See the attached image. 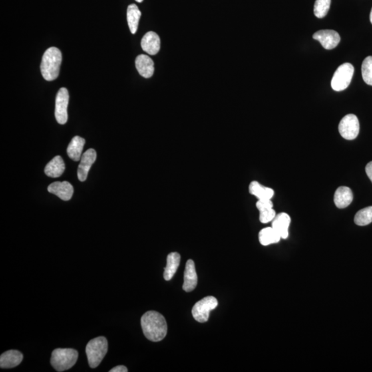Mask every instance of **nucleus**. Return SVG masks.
I'll list each match as a JSON object with an SVG mask.
<instances>
[{
  "mask_svg": "<svg viewBox=\"0 0 372 372\" xmlns=\"http://www.w3.org/2000/svg\"><path fill=\"white\" fill-rule=\"evenodd\" d=\"M141 325L145 337L150 341H162L168 332L166 319L158 311H149L145 313L141 319Z\"/></svg>",
  "mask_w": 372,
  "mask_h": 372,
  "instance_id": "nucleus-1",
  "label": "nucleus"
},
{
  "mask_svg": "<svg viewBox=\"0 0 372 372\" xmlns=\"http://www.w3.org/2000/svg\"><path fill=\"white\" fill-rule=\"evenodd\" d=\"M62 61V53L57 48L51 47L46 50L40 66L44 80L51 82L57 79L59 76Z\"/></svg>",
  "mask_w": 372,
  "mask_h": 372,
  "instance_id": "nucleus-2",
  "label": "nucleus"
},
{
  "mask_svg": "<svg viewBox=\"0 0 372 372\" xmlns=\"http://www.w3.org/2000/svg\"><path fill=\"white\" fill-rule=\"evenodd\" d=\"M107 339L104 337H96L88 342L86 347L88 364L91 368H96L103 361L108 353Z\"/></svg>",
  "mask_w": 372,
  "mask_h": 372,
  "instance_id": "nucleus-3",
  "label": "nucleus"
},
{
  "mask_svg": "<svg viewBox=\"0 0 372 372\" xmlns=\"http://www.w3.org/2000/svg\"><path fill=\"white\" fill-rule=\"evenodd\" d=\"M78 351L71 348H57L52 353L51 363L57 371H64L73 367L77 361Z\"/></svg>",
  "mask_w": 372,
  "mask_h": 372,
  "instance_id": "nucleus-4",
  "label": "nucleus"
},
{
  "mask_svg": "<svg viewBox=\"0 0 372 372\" xmlns=\"http://www.w3.org/2000/svg\"><path fill=\"white\" fill-rule=\"evenodd\" d=\"M355 68L350 63H345L340 66L336 70L331 80V88L335 91L345 90L353 80Z\"/></svg>",
  "mask_w": 372,
  "mask_h": 372,
  "instance_id": "nucleus-5",
  "label": "nucleus"
},
{
  "mask_svg": "<svg viewBox=\"0 0 372 372\" xmlns=\"http://www.w3.org/2000/svg\"><path fill=\"white\" fill-rule=\"evenodd\" d=\"M218 305V301L214 297H206L195 303L192 307V314L194 319L200 323L208 321L210 312Z\"/></svg>",
  "mask_w": 372,
  "mask_h": 372,
  "instance_id": "nucleus-6",
  "label": "nucleus"
},
{
  "mask_svg": "<svg viewBox=\"0 0 372 372\" xmlns=\"http://www.w3.org/2000/svg\"><path fill=\"white\" fill-rule=\"evenodd\" d=\"M339 130L340 134L345 140H355L359 134V119L355 114H347L340 122Z\"/></svg>",
  "mask_w": 372,
  "mask_h": 372,
  "instance_id": "nucleus-7",
  "label": "nucleus"
},
{
  "mask_svg": "<svg viewBox=\"0 0 372 372\" xmlns=\"http://www.w3.org/2000/svg\"><path fill=\"white\" fill-rule=\"evenodd\" d=\"M69 94L66 88H60L55 100V116L60 124L64 125L68 121V105Z\"/></svg>",
  "mask_w": 372,
  "mask_h": 372,
  "instance_id": "nucleus-8",
  "label": "nucleus"
},
{
  "mask_svg": "<svg viewBox=\"0 0 372 372\" xmlns=\"http://www.w3.org/2000/svg\"><path fill=\"white\" fill-rule=\"evenodd\" d=\"M313 38L327 50L334 49L341 42L339 34L334 30H321L314 34Z\"/></svg>",
  "mask_w": 372,
  "mask_h": 372,
  "instance_id": "nucleus-9",
  "label": "nucleus"
},
{
  "mask_svg": "<svg viewBox=\"0 0 372 372\" xmlns=\"http://www.w3.org/2000/svg\"><path fill=\"white\" fill-rule=\"evenodd\" d=\"M96 152L94 149H88L82 156L81 162L77 170V177L80 182H85L87 179L88 172L92 165L95 162Z\"/></svg>",
  "mask_w": 372,
  "mask_h": 372,
  "instance_id": "nucleus-10",
  "label": "nucleus"
},
{
  "mask_svg": "<svg viewBox=\"0 0 372 372\" xmlns=\"http://www.w3.org/2000/svg\"><path fill=\"white\" fill-rule=\"evenodd\" d=\"M197 274L194 262L192 259L187 261L184 271V281L183 289L187 292H190L196 288L197 285Z\"/></svg>",
  "mask_w": 372,
  "mask_h": 372,
  "instance_id": "nucleus-11",
  "label": "nucleus"
},
{
  "mask_svg": "<svg viewBox=\"0 0 372 372\" xmlns=\"http://www.w3.org/2000/svg\"><path fill=\"white\" fill-rule=\"evenodd\" d=\"M48 191L55 194L64 201H69L73 194L74 189L72 185L68 182H56L48 187Z\"/></svg>",
  "mask_w": 372,
  "mask_h": 372,
  "instance_id": "nucleus-12",
  "label": "nucleus"
},
{
  "mask_svg": "<svg viewBox=\"0 0 372 372\" xmlns=\"http://www.w3.org/2000/svg\"><path fill=\"white\" fill-rule=\"evenodd\" d=\"M141 45L142 49L149 55H156L160 50V38L154 32H148L143 37Z\"/></svg>",
  "mask_w": 372,
  "mask_h": 372,
  "instance_id": "nucleus-13",
  "label": "nucleus"
},
{
  "mask_svg": "<svg viewBox=\"0 0 372 372\" xmlns=\"http://www.w3.org/2000/svg\"><path fill=\"white\" fill-rule=\"evenodd\" d=\"M291 223V218L286 213L282 212L277 214L272 221L271 227L283 239H287L289 235V227Z\"/></svg>",
  "mask_w": 372,
  "mask_h": 372,
  "instance_id": "nucleus-14",
  "label": "nucleus"
},
{
  "mask_svg": "<svg viewBox=\"0 0 372 372\" xmlns=\"http://www.w3.org/2000/svg\"><path fill=\"white\" fill-rule=\"evenodd\" d=\"M334 201L338 208H347L353 201V193L348 187L341 186L336 190Z\"/></svg>",
  "mask_w": 372,
  "mask_h": 372,
  "instance_id": "nucleus-15",
  "label": "nucleus"
},
{
  "mask_svg": "<svg viewBox=\"0 0 372 372\" xmlns=\"http://www.w3.org/2000/svg\"><path fill=\"white\" fill-rule=\"evenodd\" d=\"M23 355L17 350L5 351L0 357V367L3 369H10L17 367L22 363Z\"/></svg>",
  "mask_w": 372,
  "mask_h": 372,
  "instance_id": "nucleus-16",
  "label": "nucleus"
},
{
  "mask_svg": "<svg viewBox=\"0 0 372 372\" xmlns=\"http://www.w3.org/2000/svg\"><path fill=\"white\" fill-rule=\"evenodd\" d=\"M135 66L139 73L145 78L151 77L154 74V62L146 55H140L136 58Z\"/></svg>",
  "mask_w": 372,
  "mask_h": 372,
  "instance_id": "nucleus-17",
  "label": "nucleus"
},
{
  "mask_svg": "<svg viewBox=\"0 0 372 372\" xmlns=\"http://www.w3.org/2000/svg\"><path fill=\"white\" fill-rule=\"evenodd\" d=\"M65 170V164L63 159L56 156L45 167L44 172L48 177L52 178H60Z\"/></svg>",
  "mask_w": 372,
  "mask_h": 372,
  "instance_id": "nucleus-18",
  "label": "nucleus"
},
{
  "mask_svg": "<svg viewBox=\"0 0 372 372\" xmlns=\"http://www.w3.org/2000/svg\"><path fill=\"white\" fill-rule=\"evenodd\" d=\"M181 261L180 254L178 252H171L167 257V265L164 268V277L166 281H170L174 276Z\"/></svg>",
  "mask_w": 372,
  "mask_h": 372,
  "instance_id": "nucleus-19",
  "label": "nucleus"
},
{
  "mask_svg": "<svg viewBox=\"0 0 372 372\" xmlns=\"http://www.w3.org/2000/svg\"><path fill=\"white\" fill-rule=\"evenodd\" d=\"M85 144L86 140L84 138H80L79 136H74L68 146L67 154L68 156L74 162L80 161Z\"/></svg>",
  "mask_w": 372,
  "mask_h": 372,
  "instance_id": "nucleus-20",
  "label": "nucleus"
},
{
  "mask_svg": "<svg viewBox=\"0 0 372 372\" xmlns=\"http://www.w3.org/2000/svg\"><path fill=\"white\" fill-rule=\"evenodd\" d=\"M249 192L256 197L258 200H271L275 194L273 189L263 186L257 181H253L250 183Z\"/></svg>",
  "mask_w": 372,
  "mask_h": 372,
  "instance_id": "nucleus-21",
  "label": "nucleus"
},
{
  "mask_svg": "<svg viewBox=\"0 0 372 372\" xmlns=\"http://www.w3.org/2000/svg\"><path fill=\"white\" fill-rule=\"evenodd\" d=\"M142 13L138 6L132 4L128 6L127 9V21L130 31L132 34H135L138 31L139 22Z\"/></svg>",
  "mask_w": 372,
  "mask_h": 372,
  "instance_id": "nucleus-22",
  "label": "nucleus"
},
{
  "mask_svg": "<svg viewBox=\"0 0 372 372\" xmlns=\"http://www.w3.org/2000/svg\"><path fill=\"white\" fill-rule=\"evenodd\" d=\"M281 239L280 235L273 229L272 227L262 229L259 234V242L264 246L279 243Z\"/></svg>",
  "mask_w": 372,
  "mask_h": 372,
  "instance_id": "nucleus-23",
  "label": "nucleus"
},
{
  "mask_svg": "<svg viewBox=\"0 0 372 372\" xmlns=\"http://www.w3.org/2000/svg\"><path fill=\"white\" fill-rule=\"evenodd\" d=\"M372 222V206L367 207L359 210L355 217V223L357 226H365Z\"/></svg>",
  "mask_w": 372,
  "mask_h": 372,
  "instance_id": "nucleus-24",
  "label": "nucleus"
},
{
  "mask_svg": "<svg viewBox=\"0 0 372 372\" xmlns=\"http://www.w3.org/2000/svg\"><path fill=\"white\" fill-rule=\"evenodd\" d=\"M331 0H316L314 13L316 17L323 18L327 15L329 9H330Z\"/></svg>",
  "mask_w": 372,
  "mask_h": 372,
  "instance_id": "nucleus-25",
  "label": "nucleus"
},
{
  "mask_svg": "<svg viewBox=\"0 0 372 372\" xmlns=\"http://www.w3.org/2000/svg\"><path fill=\"white\" fill-rule=\"evenodd\" d=\"M362 76L365 83L372 86V56L366 57L362 64Z\"/></svg>",
  "mask_w": 372,
  "mask_h": 372,
  "instance_id": "nucleus-26",
  "label": "nucleus"
},
{
  "mask_svg": "<svg viewBox=\"0 0 372 372\" xmlns=\"http://www.w3.org/2000/svg\"><path fill=\"white\" fill-rule=\"evenodd\" d=\"M259 214V220L262 223H267L274 220L275 217L277 216L276 212L273 208L267 209L261 211Z\"/></svg>",
  "mask_w": 372,
  "mask_h": 372,
  "instance_id": "nucleus-27",
  "label": "nucleus"
},
{
  "mask_svg": "<svg viewBox=\"0 0 372 372\" xmlns=\"http://www.w3.org/2000/svg\"><path fill=\"white\" fill-rule=\"evenodd\" d=\"M256 206L259 212H261L267 209L273 208V203L271 200H258Z\"/></svg>",
  "mask_w": 372,
  "mask_h": 372,
  "instance_id": "nucleus-28",
  "label": "nucleus"
},
{
  "mask_svg": "<svg viewBox=\"0 0 372 372\" xmlns=\"http://www.w3.org/2000/svg\"><path fill=\"white\" fill-rule=\"evenodd\" d=\"M110 372H127L128 369L127 367H125L124 365H118L116 366V367L112 368V369H110Z\"/></svg>",
  "mask_w": 372,
  "mask_h": 372,
  "instance_id": "nucleus-29",
  "label": "nucleus"
},
{
  "mask_svg": "<svg viewBox=\"0 0 372 372\" xmlns=\"http://www.w3.org/2000/svg\"><path fill=\"white\" fill-rule=\"evenodd\" d=\"M366 173L372 183V162L368 163L365 168Z\"/></svg>",
  "mask_w": 372,
  "mask_h": 372,
  "instance_id": "nucleus-30",
  "label": "nucleus"
},
{
  "mask_svg": "<svg viewBox=\"0 0 372 372\" xmlns=\"http://www.w3.org/2000/svg\"><path fill=\"white\" fill-rule=\"evenodd\" d=\"M370 22H371V23L372 24V9L371 13H370Z\"/></svg>",
  "mask_w": 372,
  "mask_h": 372,
  "instance_id": "nucleus-31",
  "label": "nucleus"
},
{
  "mask_svg": "<svg viewBox=\"0 0 372 372\" xmlns=\"http://www.w3.org/2000/svg\"><path fill=\"white\" fill-rule=\"evenodd\" d=\"M135 1L138 2V3H142V2L144 1V0H135Z\"/></svg>",
  "mask_w": 372,
  "mask_h": 372,
  "instance_id": "nucleus-32",
  "label": "nucleus"
}]
</instances>
